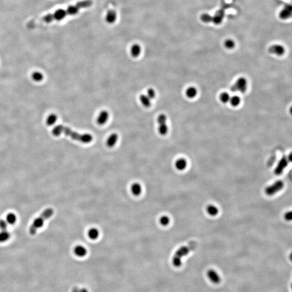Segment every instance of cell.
Instances as JSON below:
<instances>
[{
  "label": "cell",
  "mask_w": 292,
  "mask_h": 292,
  "mask_svg": "<svg viewBox=\"0 0 292 292\" xmlns=\"http://www.w3.org/2000/svg\"><path fill=\"white\" fill-rule=\"evenodd\" d=\"M92 0H84L76 3L74 5L69 6L66 9H60L56 10L53 14H49L43 18V21L45 23H51L54 20L61 21L66 18L68 15H74L78 12L86 8L90 7L93 5Z\"/></svg>",
  "instance_id": "1"
},
{
  "label": "cell",
  "mask_w": 292,
  "mask_h": 292,
  "mask_svg": "<svg viewBox=\"0 0 292 292\" xmlns=\"http://www.w3.org/2000/svg\"><path fill=\"white\" fill-rule=\"evenodd\" d=\"M52 133L55 136L64 134L66 136H70L73 140L83 144H88L93 140V136L91 134L78 133L63 125H58L55 127L52 131Z\"/></svg>",
  "instance_id": "2"
},
{
  "label": "cell",
  "mask_w": 292,
  "mask_h": 292,
  "mask_svg": "<svg viewBox=\"0 0 292 292\" xmlns=\"http://www.w3.org/2000/svg\"><path fill=\"white\" fill-rule=\"evenodd\" d=\"M54 213V209L51 208L45 209L39 217L34 220L32 224H31L29 229V234L31 235H35L38 229L43 226L45 221L52 217Z\"/></svg>",
  "instance_id": "3"
},
{
  "label": "cell",
  "mask_w": 292,
  "mask_h": 292,
  "mask_svg": "<svg viewBox=\"0 0 292 292\" xmlns=\"http://www.w3.org/2000/svg\"><path fill=\"white\" fill-rule=\"evenodd\" d=\"M197 244L194 241H191L187 246L180 247L174 254L172 259L173 264L175 267H179L182 264L181 259L183 257L186 256L189 254V252L195 249L197 247Z\"/></svg>",
  "instance_id": "4"
},
{
  "label": "cell",
  "mask_w": 292,
  "mask_h": 292,
  "mask_svg": "<svg viewBox=\"0 0 292 292\" xmlns=\"http://www.w3.org/2000/svg\"><path fill=\"white\" fill-rule=\"evenodd\" d=\"M284 187V183L281 180H277L274 183L267 187L265 189V193L268 196L274 195L277 193L282 190Z\"/></svg>",
  "instance_id": "5"
},
{
  "label": "cell",
  "mask_w": 292,
  "mask_h": 292,
  "mask_svg": "<svg viewBox=\"0 0 292 292\" xmlns=\"http://www.w3.org/2000/svg\"><path fill=\"white\" fill-rule=\"evenodd\" d=\"M247 80L244 78H240L237 80L235 83L231 88L232 92L239 91L241 93H244L247 91Z\"/></svg>",
  "instance_id": "6"
},
{
  "label": "cell",
  "mask_w": 292,
  "mask_h": 292,
  "mask_svg": "<svg viewBox=\"0 0 292 292\" xmlns=\"http://www.w3.org/2000/svg\"><path fill=\"white\" fill-rule=\"evenodd\" d=\"M167 116L164 114H160L158 118V122L159 124V133L161 135H165L168 131V128L167 125Z\"/></svg>",
  "instance_id": "7"
},
{
  "label": "cell",
  "mask_w": 292,
  "mask_h": 292,
  "mask_svg": "<svg viewBox=\"0 0 292 292\" xmlns=\"http://www.w3.org/2000/svg\"><path fill=\"white\" fill-rule=\"evenodd\" d=\"M279 17L282 20H287L292 17V5L287 4L285 5L279 14Z\"/></svg>",
  "instance_id": "8"
},
{
  "label": "cell",
  "mask_w": 292,
  "mask_h": 292,
  "mask_svg": "<svg viewBox=\"0 0 292 292\" xmlns=\"http://www.w3.org/2000/svg\"><path fill=\"white\" fill-rule=\"evenodd\" d=\"M288 161L287 160V158L285 157H283L282 159L280 160L279 163L277 164V166L276 167V168L275 169V174L277 175H279L282 174L284 169L288 166Z\"/></svg>",
  "instance_id": "9"
},
{
  "label": "cell",
  "mask_w": 292,
  "mask_h": 292,
  "mask_svg": "<svg viewBox=\"0 0 292 292\" xmlns=\"http://www.w3.org/2000/svg\"><path fill=\"white\" fill-rule=\"evenodd\" d=\"M268 51L271 54H273L277 56H281L284 54L285 49L282 45H274L270 47L268 49Z\"/></svg>",
  "instance_id": "10"
},
{
  "label": "cell",
  "mask_w": 292,
  "mask_h": 292,
  "mask_svg": "<svg viewBox=\"0 0 292 292\" xmlns=\"http://www.w3.org/2000/svg\"><path fill=\"white\" fill-rule=\"evenodd\" d=\"M207 275L209 279L211 281V282L214 283L215 284H217L221 281V278L220 277L219 275L214 270H208L207 273Z\"/></svg>",
  "instance_id": "11"
},
{
  "label": "cell",
  "mask_w": 292,
  "mask_h": 292,
  "mask_svg": "<svg viewBox=\"0 0 292 292\" xmlns=\"http://www.w3.org/2000/svg\"><path fill=\"white\" fill-rule=\"evenodd\" d=\"M224 16V9H221L217 11L215 14L213 16V22L215 25H220Z\"/></svg>",
  "instance_id": "12"
},
{
  "label": "cell",
  "mask_w": 292,
  "mask_h": 292,
  "mask_svg": "<svg viewBox=\"0 0 292 292\" xmlns=\"http://www.w3.org/2000/svg\"><path fill=\"white\" fill-rule=\"evenodd\" d=\"M108 118V112L106 111H102L97 118V122L99 125H103L106 124Z\"/></svg>",
  "instance_id": "13"
},
{
  "label": "cell",
  "mask_w": 292,
  "mask_h": 292,
  "mask_svg": "<svg viewBox=\"0 0 292 292\" xmlns=\"http://www.w3.org/2000/svg\"><path fill=\"white\" fill-rule=\"evenodd\" d=\"M74 253L78 257H84L87 254V250L84 246L78 245L74 248Z\"/></svg>",
  "instance_id": "14"
},
{
  "label": "cell",
  "mask_w": 292,
  "mask_h": 292,
  "mask_svg": "<svg viewBox=\"0 0 292 292\" xmlns=\"http://www.w3.org/2000/svg\"><path fill=\"white\" fill-rule=\"evenodd\" d=\"M175 166L177 169H178L179 171H183L184 169H185L187 166V162L186 159L180 158L176 160Z\"/></svg>",
  "instance_id": "15"
},
{
  "label": "cell",
  "mask_w": 292,
  "mask_h": 292,
  "mask_svg": "<svg viewBox=\"0 0 292 292\" xmlns=\"http://www.w3.org/2000/svg\"><path fill=\"white\" fill-rule=\"evenodd\" d=\"M118 140V134L116 133L112 134L107 140V145L108 147L111 148L115 145Z\"/></svg>",
  "instance_id": "16"
},
{
  "label": "cell",
  "mask_w": 292,
  "mask_h": 292,
  "mask_svg": "<svg viewBox=\"0 0 292 292\" xmlns=\"http://www.w3.org/2000/svg\"><path fill=\"white\" fill-rule=\"evenodd\" d=\"M116 17L117 15L114 10H109L106 15V21L109 23H113L116 21Z\"/></svg>",
  "instance_id": "17"
},
{
  "label": "cell",
  "mask_w": 292,
  "mask_h": 292,
  "mask_svg": "<svg viewBox=\"0 0 292 292\" xmlns=\"http://www.w3.org/2000/svg\"><path fill=\"white\" fill-rule=\"evenodd\" d=\"M197 94V88L194 87H190L187 89L186 95L188 98H195Z\"/></svg>",
  "instance_id": "18"
},
{
  "label": "cell",
  "mask_w": 292,
  "mask_h": 292,
  "mask_svg": "<svg viewBox=\"0 0 292 292\" xmlns=\"http://www.w3.org/2000/svg\"><path fill=\"white\" fill-rule=\"evenodd\" d=\"M140 100L141 101L142 104L144 105L145 107H149L151 106V99L149 98L148 96L147 95L142 94L140 96Z\"/></svg>",
  "instance_id": "19"
},
{
  "label": "cell",
  "mask_w": 292,
  "mask_h": 292,
  "mask_svg": "<svg viewBox=\"0 0 292 292\" xmlns=\"http://www.w3.org/2000/svg\"><path fill=\"white\" fill-rule=\"evenodd\" d=\"M206 210L208 214L210 215H211V216H213V217L216 216L219 213L218 208H217V207L215 206L214 205H212V204H210L209 206L207 207Z\"/></svg>",
  "instance_id": "20"
},
{
  "label": "cell",
  "mask_w": 292,
  "mask_h": 292,
  "mask_svg": "<svg viewBox=\"0 0 292 292\" xmlns=\"http://www.w3.org/2000/svg\"><path fill=\"white\" fill-rule=\"evenodd\" d=\"M131 190L134 195L138 196L141 193L142 187L140 184L138 183H135L131 186Z\"/></svg>",
  "instance_id": "21"
},
{
  "label": "cell",
  "mask_w": 292,
  "mask_h": 292,
  "mask_svg": "<svg viewBox=\"0 0 292 292\" xmlns=\"http://www.w3.org/2000/svg\"><path fill=\"white\" fill-rule=\"evenodd\" d=\"M141 47L139 45H134L131 48V55L134 58L138 57L141 53Z\"/></svg>",
  "instance_id": "22"
},
{
  "label": "cell",
  "mask_w": 292,
  "mask_h": 292,
  "mask_svg": "<svg viewBox=\"0 0 292 292\" xmlns=\"http://www.w3.org/2000/svg\"><path fill=\"white\" fill-rule=\"evenodd\" d=\"M10 237V234L7 230L1 231L0 232V242L2 243L7 241L9 239Z\"/></svg>",
  "instance_id": "23"
},
{
  "label": "cell",
  "mask_w": 292,
  "mask_h": 292,
  "mask_svg": "<svg viewBox=\"0 0 292 292\" xmlns=\"http://www.w3.org/2000/svg\"><path fill=\"white\" fill-rule=\"evenodd\" d=\"M229 102L233 107H236L239 106L241 102V98L238 96H233L232 97H231Z\"/></svg>",
  "instance_id": "24"
},
{
  "label": "cell",
  "mask_w": 292,
  "mask_h": 292,
  "mask_svg": "<svg viewBox=\"0 0 292 292\" xmlns=\"http://www.w3.org/2000/svg\"><path fill=\"white\" fill-rule=\"evenodd\" d=\"M88 236L91 239H96L99 236V232L96 228H91L88 232Z\"/></svg>",
  "instance_id": "25"
},
{
  "label": "cell",
  "mask_w": 292,
  "mask_h": 292,
  "mask_svg": "<svg viewBox=\"0 0 292 292\" xmlns=\"http://www.w3.org/2000/svg\"><path fill=\"white\" fill-rule=\"evenodd\" d=\"M17 220L16 215L14 213H10L7 215L6 217V221L8 224H15Z\"/></svg>",
  "instance_id": "26"
},
{
  "label": "cell",
  "mask_w": 292,
  "mask_h": 292,
  "mask_svg": "<svg viewBox=\"0 0 292 292\" xmlns=\"http://www.w3.org/2000/svg\"><path fill=\"white\" fill-rule=\"evenodd\" d=\"M57 119H58V117L55 114H51L46 120V124L48 126H52L56 122Z\"/></svg>",
  "instance_id": "27"
},
{
  "label": "cell",
  "mask_w": 292,
  "mask_h": 292,
  "mask_svg": "<svg viewBox=\"0 0 292 292\" xmlns=\"http://www.w3.org/2000/svg\"><path fill=\"white\" fill-rule=\"evenodd\" d=\"M219 98H220V100L221 102L224 103H226L227 102H229L230 98H231V96L229 94L227 93V92H223L220 95Z\"/></svg>",
  "instance_id": "28"
},
{
  "label": "cell",
  "mask_w": 292,
  "mask_h": 292,
  "mask_svg": "<svg viewBox=\"0 0 292 292\" xmlns=\"http://www.w3.org/2000/svg\"><path fill=\"white\" fill-rule=\"evenodd\" d=\"M32 78L36 82H40L43 80V74L38 71L34 72L32 74Z\"/></svg>",
  "instance_id": "29"
},
{
  "label": "cell",
  "mask_w": 292,
  "mask_h": 292,
  "mask_svg": "<svg viewBox=\"0 0 292 292\" xmlns=\"http://www.w3.org/2000/svg\"><path fill=\"white\" fill-rule=\"evenodd\" d=\"M201 20L204 23H210L213 22V16L208 14H204L201 16Z\"/></svg>",
  "instance_id": "30"
},
{
  "label": "cell",
  "mask_w": 292,
  "mask_h": 292,
  "mask_svg": "<svg viewBox=\"0 0 292 292\" xmlns=\"http://www.w3.org/2000/svg\"><path fill=\"white\" fill-rule=\"evenodd\" d=\"M235 42H234V41L231 40V39L227 40L224 42V46H225V47H226L227 49H233V48H234V47H235Z\"/></svg>",
  "instance_id": "31"
},
{
  "label": "cell",
  "mask_w": 292,
  "mask_h": 292,
  "mask_svg": "<svg viewBox=\"0 0 292 292\" xmlns=\"http://www.w3.org/2000/svg\"><path fill=\"white\" fill-rule=\"evenodd\" d=\"M160 222L162 226H166L170 222V219L167 216H162L160 219Z\"/></svg>",
  "instance_id": "32"
},
{
  "label": "cell",
  "mask_w": 292,
  "mask_h": 292,
  "mask_svg": "<svg viewBox=\"0 0 292 292\" xmlns=\"http://www.w3.org/2000/svg\"><path fill=\"white\" fill-rule=\"evenodd\" d=\"M8 223L6 220L3 219L0 220V229L1 231L7 230Z\"/></svg>",
  "instance_id": "33"
},
{
  "label": "cell",
  "mask_w": 292,
  "mask_h": 292,
  "mask_svg": "<svg viewBox=\"0 0 292 292\" xmlns=\"http://www.w3.org/2000/svg\"><path fill=\"white\" fill-rule=\"evenodd\" d=\"M147 95L148 96L149 98L150 99H153L155 97L156 93H155V91L153 89L150 88L147 91Z\"/></svg>",
  "instance_id": "34"
},
{
  "label": "cell",
  "mask_w": 292,
  "mask_h": 292,
  "mask_svg": "<svg viewBox=\"0 0 292 292\" xmlns=\"http://www.w3.org/2000/svg\"><path fill=\"white\" fill-rule=\"evenodd\" d=\"M284 219L287 221H292V211H288L286 212L284 214Z\"/></svg>",
  "instance_id": "35"
},
{
  "label": "cell",
  "mask_w": 292,
  "mask_h": 292,
  "mask_svg": "<svg viewBox=\"0 0 292 292\" xmlns=\"http://www.w3.org/2000/svg\"><path fill=\"white\" fill-rule=\"evenodd\" d=\"M287 160H288V162H292V152L289 154V155H288V158H287Z\"/></svg>",
  "instance_id": "36"
},
{
  "label": "cell",
  "mask_w": 292,
  "mask_h": 292,
  "mask_svg": "<svg viewBox=\"0 0 292 292\" xmlns=\"http://www.w3.org/2000/svg\"><path fill=\"white\" fill-rule=\"evenodd\" d=\"M71 292H81V290L78 287H75L74 288H73Z\"/></svg>",
  "instance_id": "37"
},
{
  "label": "cell",
  "mask_w": 292,
  "mask_h": 292,
  "mask_svg": "<svg viewBox=\"0 0 292 292\" xmlns=\"http://www.w3.org/2000/svg\"><path fill=\"white\" fill-rule=\"evenodd\" d=\"M81 292H88V290H87L85 288H81L80 289Z\"/></svg>",
  "instance_id": "38"
},
{
  "label": "cell",
  "mask_w": 292,
  "mask_h": 292,
  "mask_svg": "<svg viewBox=\"0 0 292 292\" xmlns=\"http://www.w3.org/2000/svg\"><path fill=\"white\" fill-rule=\"evenodd\" d=\"M290 257V261H292V252L291 253H290V257Z\"/></svg>",
  "instance_id": "39"
},
{
  "label": "cell",
  "mask_w": 292,
  "mask_h": 292,
  "mask_svg": "<svg viewBox=\"0 0 292 292\" xmlns=\"http://www.w3.org/2000/svg\"><path fill=\"white\" fill-rule=\"evenodd\" d=\"M290 113L291 115H292V106H291V107L290 108Z\"/></svg>",
  "instance_id": "40"
},
{
  "label": "cell",
  "mask_w": 292,
  "mask_h": 292,
  "mask_svg": "<svg viewBox=\"0 0 292 292\" xmlns=\"http://www.w3.org/2000/svg\"><path fill=\"white\" fill-rule=\"evenodd\" d=\"M290 288H291V290H292V282L291 283V284H290Z\"/></svg>",
  "instance_id": "41"
}]
</instances>
